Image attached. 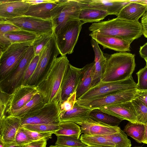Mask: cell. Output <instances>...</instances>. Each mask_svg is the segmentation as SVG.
<instances>
[{
	"mask_svg": "<svg viewBox=\"0 0 147 147\" xmlns=\"http://www.w3.org/2000/svg\"><path fill=\"white\" fill-rule=\"evenodd\" d=\"M47 141L45 140L34 141L24 145L23 147H47Z\"/></svg>",
	"mask_w": 147,
	"mask_h": 147,
	"instance_id": "obj_47",
	"label": "cell"
},
{
	"mask_svg": "<svg viewBox=\"0 0 147 147\" xmlns=\"http://www.w3.org/2000/svg\"><path fill=\"white\" fill-rule=\"evenodd\" d=\"M29 130L41 133H52L61 128L59 125L49 124L25 125L22 126Z\"/></svg>",
	"mask_w": 147,
	"mask_h": 147,
	"instance_id": "obj_36",
	"label": "cell"
},
{
	"mask_svg": "<svg viewBox=\"0 0 147 147\" xmlns=\"http://www.w3.org/2000/svg\"><path fill=\"white\" fill-rule=\"evenodd\" d=\"M98 109L121 120L138 123L136 112L131 101L102 107Z\"/></svg>",
	"mask_w": 147,
	"mask_h": 147,
	"instance_id": "obj_18",
	"label": "cell"
},
{
	"mask_svg": "<svg viewBox=\"0 0 147 147\" xmlns=\"http://www.w3.org/2000/svg\"><path fill=\"white\" fill-rule=\"evenodd\" d=\"M33 141L31 140L25 133L22 126L18 130L16 136L14 144L18 145H24Z\"/></svg>",
	"mask_w": 147,
	"mask_h": 147,
	"instance_id": "obj_42",
	"label": "cell"
},
{
	"mask_svg": "<svg viewBox=\"0 0 147 147\" xmlns=\"http://www.w3.org/2000/svg\"><path fill=\"white\" fill-rule=\"evenodd\" d=\"M134 98L138 99L147 106V90H138Z\"/></svg>",
	"mask_w": 147,
	"mask_h": 147,
	"instance_id": "obj_46",
	"label": "cell"
},
{
	"mask_svg": "<svg viewBox=\"0 0 147 147\" xmlns=\"http://www.w3.org/2000/svg\"><path fill=\"white\" fill-rule=\"evenodd\" d=\"M49 147H70L64 146H61L59 145H51L49 146Z\"/></svg>",
	"mask_w": 147,
	"mask_h": 147,
	"instance_id": "obj_54",
	"label": "cell"
},
{
	"mask_svg": "<svg viewBox=\"0 0 147 147\" xmlns=\"http://www.w3.org/2000/svg\"><path fill=\"white\" fill-rule=\"evenodd\" d=\"M0 147H4V146L2 142L0 140Z\"/></svg>",
	"mask_w": 147,
	"mask_h": 147,
	"instance_id": "obj_56",
	"label": "cell"
},
{
	"mask_svg": "<svg viewBox=\"0 0 147 147\" xmlns=\"http://www.w3.org/2000/svg\"><path fill=\"white\" fill-rule=\"evenodd\" d=\"M76 123L80 126L81 134L90 136H108L116 133L121 129L118 126H111L96 121L89 117Z\"/></svg>",
	"mask_w": 147,
	"mask_h": 147,
	"instance_id": "obj_16",
	"label": "cell"
},
{
	"mask_svg": "<svg viewBox=\"0 0 147 147\" xmlns=\"http://www.w3.org/2000/svg\"><path fill=\"white\" fill-rule=\"evenodd\" d=\"M24 146V145H18L15 144H13L4 147H23Z\"/></svg>",
	"mask_w": 147,
	"mask_h": 147,
	"instance_id": "obj_53",
	"label": "cell"
},
{
	"mask_svg": "<svg viewBox=\"0 0 147 147\" xmlns=\"http://www.w3.org/2000/svg\"><path fill=\"white\" fill-rule=\"evenodd\" d=\"M81 70L82 68H77L69 64L61 86L60 104L76 92Z\"/></svg>",
	"mask_w": 147,
	"mask_h": 147,
	"instance_id": "obj_15",
	"label": "cell"
},
{
	"mask_svg": "<svg viewBox=\"0 0 147 147\" xmlns=\"http://www.w3.org/2000/svg\"><path fill=\"white\" fill-rule=\"evenodd\" d=\"M12 44L10 40L5 36L4 34L0 33V53L5 51Z\"/></svg>",
	"mask_w": 147,
	"mask_h": 147,
	"instance_id": "obj_45",
	"label": "cell"
},
{
	"mask_svg": "<svg viewBox=\"0 0 147 147\" xmlns=\"http://www.w3.org/2000/svg\"><path fill=\"white\" fill-rule=\"evenodd\" d=\"M33 42L12 44L0 53V81L7 78L16 69Z\"/></svg>",
	"mask_w": 147,
	"mask_h": 147,
	"instance_id": "obj_6",
	"label": "cell"
},
{
	"mask_svg": "<svg viewBox=\"0 0 147 147\" xmlns=\"http://www.w3.org/2000/svg\"><path fill=\"white\" fill-rule=\"evenodd\" d=\"M30 5L26 0H0V18L9 19L24 16Z\"/></svg>",
	"mask_w": 147,
	"mask_h": 147,
	"instance_id": "obj_17",
	"label": "cell"
},
{
	"mask_svg": "<svg viewBox=\"0 0 147 147\" xmlns=\"http://www.w3.org/2000/svg\"><path fill=\"white\" fill-rule=\"evenodd\" d=\"M79 20L66 22L55 35L61 56L72 53L78 38L83 25Z\"/></svg>",
	"mask_w": 147,
	"mask_h": 147,
	"instance_id": "obj_5",
	"label": "cell"
},
{
	"mask_svg": "<svg viewBox=\"0 0 147 147\" xmlns=\"http://www.w3.org/2000/svg\"><path fill=\"white\" fill-rule=\"evenodd\" d=\"M35 56L32 45L16 69L7 78L0 81V90L11 94L22 85L26 70Z\"/></svg>",
	"mask_w": 147,
	"mask_h": 147,
	"instance_id": "obj_10",
	"label": "cell"
},
{
	"mask_svg": "<svg viewBox=\"0 0 147 147\" xmlns=\"http://www.w3.org/2000/svg\"><path fill=\"white\" fill-rule=\"evenodd\" d=\"M136 74L138 78L136 88L140 90H147V65L140 69Z\"/></svg>",
	"mask_w": 147,
	"mask_h": 147,
	"instance_id": "obj_38",
	"label": "cell"
},
{
	"mask_svg": "<svg viewBox=\"0 0 147 147\" xmlns=\"http://www.w3.org/2000/svg\"><path fill=\"white\" fill-rule=\"evenodd\" d=\"M60 54L54 34L40 53L36 70L27 85L36 86Z\"/></svg>",
	"mask_w": 147,
	"mask_h": 147,
	"instance_id": "obj_7",
	"label": "cell"
},
{
	"mask_svg": "<svg viewBox=\"0 0 147 147\" xmlns=\"http://www.w3.org/2000/svg\"><path fill=\"white\" fill-rule=\"evenodd\" d=\"M89 117L95 121L112 126H118L122 121L98 109H93L90 114Z\"/></svg>",
	"mask_w": 147,
	"mask_h": 147,
	"instance_id": "obj_29",
	"label": "cell"
},
{
	"mask_svg": "<svg viewBox=\"0 0 147 147\" xmlns=\"http://www.w3.org/2000/svg\"><path fill=\"white\" fill-rule=\"evenodd\" d=\"M134 107L138 123L144 124L147 123V106L138 99L131 100Z\"/></svg>",
	"mask_w": 147,
	"mask_h": 147,
	"instance_id": "obj_34",
	"label": "cell"
},
{
	"mask_svg": "<svg viewBox=\"0 0 147 147\" xmlns=\"http://www.w3.org/2000/svg\"><path fill=\"white\" fill-rule=\"evenodd\" d=\"M88 30L93 33L117 36L132 42L143 35L142 27L138 21H132L117 17L93 23Z\"/></svg>",
	"mask_w": 147,
	"mask_h": 147,
	"instance_id": "obj_2",
	"label": "cell"
},
{
	"mask_svg": "<svg viewBox=\"0 0 147 147\" xmlns=\"http://www.w3.org/2000/svg\"><path fill=\"white\" fill-rule=\"evenodd\" d=\"M86 147H114L109 146H87Z\"/></svg>",
	"mask_w": 147,
	"mask_h": 147,
	"instance_id": "obj_55",
	"label": "cell"
},
{
	"mask_svg": "<svg viewBox=\"0 0 147 147\" xmlns=\"http://www.w3.org/2000/svg\"><path fill=\"white\" fill-rule=\"evenodd\" d=\"M38 92L37 86L22 85L11 94L6 113L13 110L20 109L29 102Z\"/></svg>",
	"mask_w": 147,
	"mask_h": 147,
	"instance_id": "obj_13",
	"label": "cell"
},
{
	"mask_svg": "<svg viewBox=\"0 0 147 147\" xmlns=\"http://www.w3.org/2000/svg\"><path fill=\"white\" fill-rule=\"evenodd\" d=\"M144 59L146 63V65H147V58Z\"/></svg>",
	"mask_w": 147,
	"mask_h": 147,
	"instance_id": "obj_57",
	"label": "cell"
},
{
	"mask_svg": "<svg viewBox=\"0 0 147 147\" xmlns=\"http://www.w3.org/2000/svg\"><path fill=\"white\" fill-rule=\"evenodd\" d=\"M129 2V0H88L86 7L105 10L109 15L117 16L123 7Z\"/></svg>",
	"mask_w": 147,
	"mask_h": 147,
	"instance_id": "obj_20",
	"label": "cell"
},
{
	"mask_svg": "<svg viewBox=\"0 0 147 147\" xmlns=\"http://www.w3.org/2000/svg\"><path fill=\"white\" fill-rule=\"evenodd\" d=\"M39 57V55H35L32 60L25 74L22 85H27L29 80L36 70Z\"/></svg>",
	"mask_w": 147,
	"mask_h": 147,
	"instance_id": "obj_39",
	"label": "cell"
},
{
	"mask_svg": "<svg viewBox=\"0 0 147 147\" xmlns=\"http://www.w3.org/2000/svg\"><path fill=\"white\" fill-rule=\"evenodd\" d=\"M22 126L20 118L5 115L0 118V140L4 147L14 144L16 134Z\"/></svg>",
	"mask_w": 147,
	"mask_h": 147,
	"instance_id": "obj_14",
	"label": "cell"
},
{
	"mask_svg": "<svg viewBox=\"0 0 147 147\" xmlns=\"http://www.w3.org/2000/svg\"><path fill=\"white\" fill-rule=\"evenodd\" d=\"M103 136L109 139L115 145V147H131V146L130 140L121 129L116 133Z\"/></svg>",
	"mask_w": 147,
	"mask_h": 147,
	"instance_id": "obj_33",
	"label": "cell"
},
{
	"mask_svg": "<svg viewBox=\"0 0 147 147\" xmlns=\"http://www.w3.org/2000/svg\"><path fill=\"white\" fill-rule=\"evenodd\" d=\"M108 15L109 14L106 11L86 7L80 10L78 20L82 22L83 24L87 23H96L100 22Z\"/></svg>",
	"mask_w": 147,
	"mask_h": 147,
	"instance_id": "obj_27",
	"label": "cell"
},
{
	"mask_svg": "<svg viewBox=\"0 0 147 147\" xmlns=\"http://www.w3.org/2000/svg\"><path fill=\"white\" fill-rule=\"evenodd\" d=\"M134 147H142V146H134Z\"/></svg>",
	"mask_w": 147,
	"mask_h": 147,
	"instance_id": "obj_58",
	"label": "cell"
},
{
	"mask_svg": "<svg viewBox=\"0 0 147 147\" xmlns=\"http://www.w3.org/2000/svg\"><path fill=\"white\" fill-rule=\"evenodd\" d=\"M88 5V0H59L51 11L54 34L67 22L78 20L80 10Z\"/></svg>",
	"mask_w": 147,
	"mask_h": 147,
	"instance_id": "obj_4",
	"label": "cell"
},
{
	"mask_svg": "<svg viewBox=\"0 0 147 147\" xmlns=\"http://www.w3.org/2000/svg\"><path fill=\"white\" fill-rule=\"evenodd\" d=\"M76 92L73 93L68 98L60 104V114L71 110L77 101Z\"/></svg>",
	"mask_w": 147,
	"mask_h": 147,
	"instance_id": "obj_41",
	"label": "cell"
},
{
	"mask_svg": "<svg viewBox=\"0 0 147 147\" xmlns=\"http://www.w3.org/2000/svg\"><path fill=\"white\" fill-rule=\"evenodd\" d=\"M145 126V132L142 143L147 144V123L144 124Z\"/></svg>",
	"mask_w": 147,
	"mask_h": 147,
	"instance_id": "obj_51",
	"label": "cell"
},
{
	"mask_svg": "<svg viewBox=\"0 0 147 147\" xmlns=\"http://www.w3.org/2000/svg\"><path fill=\"white\" fill-rule=\"evenodd\" d=\"M60 113V101L56 100L46 104L38 110L20 118L22 126L39 124L59 125Z\"/></svg>",
	"mask_w": 147,
	"mask_h": 147,
	"instance_id": "obj_8",
	"label": "cell"
},
{
	"mask_svg": "<svg viewBox=\"0 0 147 147\" xmlns=\"http://www.w3.org/2000/svg\"><path fill=\"white\" fill-rule=\"evenodd\" d=\"M49 34L40 36L34 41L32 45L33 47L35 55H39L43 48L47 45L53 35Z\"/></svg>",
	"mask_w": 147,
	"mask_h": 147,
	"instance_id": "obj_37",
	"label": "cell"
},
{
	"mask_svg": "<svg viewBox=\"0 0 147 147\" xmlns=\"http://www.w3.org/2000/svg\"><path fill=\"white\" fill-rule=\"evenodd\" d=\"M55 0H26L30 5H35L42 3L53 2Z\"/></svg>",
	"mask_w": 147,
	"mask_h": 147,
	"instance_id": "obj_49",
	"label": "cell"
},
{
	"mask_svg": "<svg viewBox=\"0 0 147 147\" xmlns=\"http://www.w3.org/2000/svg\"><path fill=\"white\" fill-rule=\"evenodd\" d=\"M45 104L42 96L38 92L22 107L17 110L11 111L6 113V115L21 118L38 110Z\"/></svg>",
	"mask_w": 147,
	"mask_h": 147,
	"instance_id": "obj_23",
	"label": "cell"
},
{
	"mask_svg": "<svg viewBox=\"0 0 147 147\" xmlns=\"http://www.w3.org/2000/svg\"><path fill=\"white\" fill-rule=\"evenodd\" d=\"M91 43L95 55L94 61V69L92 82L93 87L101 81L104 71L107 58L104 55L98 44L96 41L92 38Z\"/></svg>",
	"mask_w": 147,
	"mask_h": 147,
	"instance_id": "obj_21",
	"label": "cell"
},
{
	"mask_svg": "<svg viewBox=\"0 0 147 147\" xmlns=\"http://www.w3.org/2000/svg\"><path fill=\"white\" fill-rule=\"evenodd\" d=\"M20 29L17 26L9 23L0 21V33H6Z\"/></svg>",
	"mask_w": 147,
	"mask_h": 147,
	"instance_id": "obj_44",
	"label": "cell"
},
{
	"mask_svg": "<svg viewBox=\"0 0 147 147\" xmlns=\"http://www.w3.org/2000/svg\"><path fill=\"white\" fill-rule=\"evenodd\" d=\"M130 2L121 10L117 17L128 20L138 21L147 11V5L129 0Z\"/></svg>",
	"mask_w": 147,
	"mask_h": 147,
	"instance_id": "obj_22",
	"label": "cell"
},
{
	"mask_svg": "<svg viewBox=\"0 0 147 147\" xmlns=\"http://www.w3.org/2000/svg\"><path fill=\"white\" fill-rule=\"evenodd\" d=\"M59 125L61 128L54 133L57 136L64 135L80 138L81 134V130L80 126L76 123L71 122L64 121L60 122Z\"/></svg>",
	"mask_w": 147,
	"mask_h": 147,
	"instance_id": "obj_30",
	"label": "cell"
},
{
	"mask_svg": "<svg viewBox=\"0 0 147 147\" xmlns=\"http://www.w3.org/2000/svg\"><path fill=\"white\" fill-rule=\"evenodd\" d=\"M59 1V0H55L53 2L30 5L24 16L43 19H51V11L56 5Z\"/></svg>",
	"mask_w": 147,
	"mask_h": 147,
	"instance_id": "obj_26",
	"label": "cell"
},
{
	"mask_svg": "<svg viewBox=\"0 0 147 147\" xmlns=\"http://www.w3.org/2000/svg\"><path fill=\"white\" fill-rule=\"evenodd\" d=\"M143 31V35L147 38V11L145 12L141 19V22Z\"/></svg>",
	"mask_w": 147,
	"mask_h": 147,
	"instance_id": "obj_48",
	"label": "cell"
},
{
	"mask_svg": "<svg viewBox=\"0 0 147 147\" xmlns=\"http://www.w3.org/2000/svg\"><path fill=\"white\" fill-rule=\"evenodd\" d=\"M92 38L104 49H108L119 52L130 51V45L132 41L113 36L104 35L91 32L90 34Z\"/></svg>",
	"mask_w": 147,
	"mask_h": 147,
	"instance_id": "obj_19",
	"label": "cell"
},
{
	"mask_svg": "<svg viewBox=\"0 0 147 147\" xmlns=\"http://www.w3.org/2000/svg\"><path fill=\"white\" fill-rule=\"evenodd\" d=\"M145 129L144 124L129 122L125 126L123 131L136 142L141 143L144 134Z\"/></svg>",
	"mask_w": 147,
	"mask_h": 147,
	"instance_id": "obj_31",
	"label": "cell"
},
{
	"mask_svg": "<svg viewBox=\"0 0 147 147\" xmlns=\"http://www.w3.org/2000/svg\"><path fill=\"white\" fill-rule=\"evenodd\" d=\"M137 84L132 76L123 80L99 82L91 87L86 92L77 99L91 100L100 98L118 92L136 88Z\"/></svg>",
	"mask_w": 147,
	"mask_h": 147,
	"instance_id": "obj_9",
	"label": "cell"
},
{
	"mask_svg": "<svg viewBox=\"0 0 147 147\" xmlns=\"http://www.w3.org/2000/svg\"><path fill=\"white\" fill-rule=\"evenodd\" d=\"M82 142L89 146H109L115 145L108 139L103 136H93L82 134L80 137Z\"/></svg>",
	"mask_w": 147,
	"mask_h": 147,
	"instance_id": "obj_32",
	"label": "cell"
},
{
	"mask_svg": "<svg viewBox=\"0 0 147 147\" xmlns=\"http://www.w3.org/2000/svg\"><path fill=\"white\" fill-rule=\"evenodd\" d=\"M92 110L79 105L76 102L71 110L60 115V122L68 121L76 123L81 122L89 117Z\"/></svg>",
	"mask_w": 147,
	"mask_h": 147,
	"instance_id": "obj_25",
	"label": "cell"
},
{
	"mask_svg": "<svg viewBox=\"0 0 147 147\" xmlns=\"http://www.w3.org/2000/svg\"><path fill=\"white\" fill-rule=\"evenodd\" d=\"M55 145L70 147H86L88 146L83 143L80 138L64 135L57 136Z\"/></svg>",
	"mask_w": 147,
	"mask_h": 147,
	"instance_id": "obj_35",
	"label": "cell"
},
{
	"mask_svg": "<svg viewBox=\"0 0 147 147\" xmlns=\"http://www.w3.org/2000/svg\"><path fill=\"white\" fill-rule=\"evenodd\" d=\"M138 90H126L111 94L103 97L91 100H77L79 105L92 109L131 101L134 98Z\"/></svg>",
	"mask_w": 147,
	"mask_h": 147,
	"instance_id": "obj_12",
	"label": "cell"
},
{
	"mask_svg": "<svg viewBox=\"0 0 147 147\" xmlns=\"http://www.w3.org/2000/svg\"><path fill=\"white\" fill-rule=\"evenodd\" d=\"M4 34L12 44L34 42L40 36L34 32L22 29L10 32Z\"/></svg>",
	"mask_w": 147,
	"mask_h": 147,
	"instance_id": "obj_28",
	"label": "cell"
},
{
	"mask_svg": "<svg viewBox=\"0 0 147 147\" xmlns=\"http://www.w3.org/2000/svg\"><path fill=\"white\" fill-rule=\"evenodd\" d=\"M23 128L30 139L33 141L43 140L47 141L51 138L52 135L53 134L52 133L39 132L29 130Z\"/></svg>",
	"mask_w": 147,
	"mask_h": 147,
	"instance_id": "obj_40",
	"label": "cell"
},
{
	"mask_svg": "<svg viewBox=\"0 0 147 147\" xmlns=\"http://www.w3.org/2000/svg\"><path fill=\"white\" fill-rule=\"evenodd\" d=\"M69 63L66 55L57 57L36 86L46 104L60 102L61 86Z\"/></svg>",
	"mask_w": 147,
	"mask_h": 147,
	"instance_id": "obj_1",
	"label": "cell"
},
{
	"mask_svg": "<svg viewBox=\"0 0 147 147\" xmlns=\"http://www.w3.org/2000/svg\"><path fill=\"white\" fill-rule=\"evenodd\" d=\"M0 21L12 24L20 29L34 32L40 36L54 33V26L51 19H43L23 16L9 19L0 18Z\"/></svg>",
	"mask_w": 147,
	"mask_h": 147,
	"instance_id": "obj_11",
	"label": "cell"
},
{
	"mask_svg": "<svg viewBox=\"0 0 147 147\" xmlns=\"http://www.w3.org/2000/svg\"><path fill=\"white\" fill-rule=\"evenodd\" d=\"M135 54L119 52L107 58L104 71L100 82L120 81L132 76L135 66Z\"/></svg>",
	"mask_w": 147,
	"mask_h": 147,
	"instance_id": "obj_3",
	"label": "cell"
},
{
	"mask_svg": "<svg viewBox=\"0 0 147 147\" xmlns=\"http://www.w3.org/2000/svg\"><path fill=\"white\" fill-rule=\"evenodd\" d=\"M0 118H1L6 115V111L11 94L1 90H0Z\"/></svg>",
	"mask_w": 147,
	"mask_h": 147,
	"instance_id": "obj_43",
	"label": "cell"
},
{
	"mask_svg": "<svg viewBox=\"0 0 147 147\" xmlns=\"http://www.w3.org/2000/svg\"><path fill=\"white\" fill-rule=\"evenodd\" d=\"M94 61L82 68L80 79L76 90L77 99H78L92 87Z\"/></svg>",
	"mask_w": 147,
	"mask_h": 147,
	"instance_id": "obj_24",
	"label": "cell"
},
{
	"mask_svg": "<svg viewBox=\"0 0 147 147\" xmlns=\"http://www.w3.org/2000/svg\"><path fill=\"white\" fill-rule=\"evenodd\" d=\"M139 53L141 57L144 59L147 58V42L140 47Z\"/></svg>",
	"mask_w": 147,
	"mask_h": 147,
	"instance_id": "obj_50",
	"label": "cell"
},
{
	"mask_svg": "<svg viewBox=\"0 0 147 147\" xmlns=\"http://www.w3.org/2000/svg\"><path fill=\"white\" fill-rule=\"evenodd\" d=\"M133 1L138 3L147 5V0H133Z\"/></svg>",
	"mask_w": 147,
	"mask_h": 147,
	"instance_id": "obj_52",
	"label": "cell"
}]
</instances>
